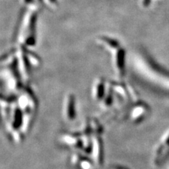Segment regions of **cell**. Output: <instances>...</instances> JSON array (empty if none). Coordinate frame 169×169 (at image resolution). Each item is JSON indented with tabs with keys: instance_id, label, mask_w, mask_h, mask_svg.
<instances>
[{
	"instance_id": "6da1fadb",
	"label": "cell",
	"mask_w": 169,
	"mask_h": 169,
	"mask_svg": "<svg viewBox=\"0 0 169 169\" xmlns=\"http://www.w3.org/2000/svg\"><path fill=\"white\" fill-rule=\"evenodd\" d=\"M113 65L117 74L120 77H123L125 74V50L121 47L113 51Z\"/></svg>"
},
{
	"instance_id": "7a4b0ae2",
	"label": "cell",
	"mask_w": 169,
	"mask_h": 169,
	"mask_svg": "<svg viewBox=\"0 0 169 169\" xmlns=\"http://www.w3.org/2000/svg\"><path fill=\"white\" fill-rule=\"evenodd\" d=\"M66 114L69 120H74L76 115L75 99L74 95L68 94L66 100Z\"/></svg>"
},
{
	"instance_id": "3957f363",
	"label": "cell",
	"mask_w": 169,
	"mask_h": 169,
	"mask_svg": "<svg viewBox=\"0 0 169 169\" xmlns=\"http://www.w3.org/2000/svg\"><path fill=\"white\" fill-rule=\"evenodd\" d=\"M106 95V85L104 79L100 78L95 83L93 88V96L97 101L103 100Z\"/></svg>"
},
{
	"instance_id": "277c9868",
	"label": "cell",
	"mask_w": 169,
	"mask_h": 169,
	"mask_svg": "<svg viewBox=\"0 0 169 169\" xmlns=\"http://www.w3.org/2000/svg\"><path fill=\"white\" fill-rule=\"evenodd\" d=\"M99 40L104 46H105L106 48H108L113 52L116 50L121 47L120 43H119L118 40L113 39V38L104 36L99 38Z\"/></svg>"
},
{
	"instance_id": "5b68a950",
	"label": "cell",
	"mask_w": 169,
	"mask_h": 169,
	"mask_svg": "<svg viewBox=\"0 0 169 169\" xmlns=\"http://www.w3.org/2000/svg\"><path fill=\"white\" fill-rule=\"evenodd\" d=\"M26 55L28 59V61L30 64H33L35 66H39L40 63V59L38 58L36 54L34 53H32V52H27L26 53Z\"/></svg>"
},
{
	"instance_id": "8992f818",
	"label": "cell",
	"mask_w": 169,
	"mask_h": 169,
	"mask_svg": "<svg viewBox=\"0 0 169 169\" xmlns=\"http://www.w3.org/2000/svg\"><path fill=\"white\" fill-rule=\"evenodd\" d=\"M49 6H55L57 4V0H45Z\"/></svg>"
},
{
	"instance_id": "52a82bcc",
	"label": "cell",
	"mask_w": 169,
	"mask_h": 169,
	"mask_svg": "<svg viewBox=\"0 0 169 169\" xmlns=\"http://www.w3.org/2000/svg\"><path fill=\"white\" fill-rule=\"evenodd\" d=\"M166 143H167L168 144H169V137L167 139V140H166Z\"/></svg>"
}]
</instances>
